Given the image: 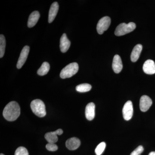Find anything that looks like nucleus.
<instances>
[{
    "label": "nucleus",
    "instance_id": "nucleus-1",
    "mask_svg": "<svg viewBox=\"0 0 155 155\" xmlns=\"http://www.w3.org/2000/svg\"><path fill=\"white\" fill-rule=\"evenodd\" d=\"M20 114V107L16 101H11L8 104L3 113L4 118L9 121H15L19 117Z\"/></svg>",
    "mask_w": 155,
    "mask_h": 155
},
{
    "label": "nucleus",
    "instance_id": "nucleus-2",
    "mask_svg": "<svg viewBox=\"0 0 155 155\" xmlns=\"http://www.w3.org/2000/svg\"><path fill=\"white\" fill-rule=\"evenodd\" d=\"M31 108L34 114L39 117H43L46 114L45 106L42 101L36 99L32 101L30 104Z\"/></svg>",
    "mask_w": 155,
    "mask_h": 155
},
{
    "label": "nucleus",
    "instance_id": "nucleus-3",
    "mask_svg": "<svg viewBox=\"0 0 155 155\" xmlns=\"http://www.w3.org/2000/svg\"><path fill=\"white\" fill-rule=\"evenodd\" d=\"M78 69L79 67L77 63H71L61 70L60 77L63 79L72 77L78 72Z\"/></svg>",
    "mask_w": 155,
    "mask_h": 155
},
{
    "label": "nucleus",
    "instance_id": "nucleus-4",
    "mask_svg": "<svg viewBox=\"0 0 155 155\" xmlns=\"http://www.w3.org/2000/svg\"><path fill=\"white\" fill-rule=\"evenodd\" d=\"M136 25L134 22H130L128 24L122 23L119 24L115 31V34L116 36H120L125 35L133 31L135 29Z\"/></svg>",
    "mask_w": 155,
    "mask_h": 155
},
{
    "label": "nucleus",
    "instance_id": "nucleus-5",
    "mask_svg": "<svg viewBox=\"0 0 155 155\" xmlns=\"http://www.w3.org/2000/svg\"><path fill=\"white\" fill-rule=\"evenodd\" d=\"M111 24V19L110 17L106 16L100 19L97 26V30L100 35L103 34L110 27Z\"/></svg>",
    "mask_w": 155,
    "mask_h": 155
},
{
    "label": "nucleus",
    "instance_id": "nucleus-6",
    "mask_svg": "<svg viewBox=\"0 0 155 155\" xmlns=\"http://www.w3.org/2000/svg\"><path fill=\"white\" fill-rule=\"evenodd\" d=\"M122 114L124 119L126 121L130 120L133 114V107L131 101H127L122 109Z\"/></svg>",
    "mask_w": 155,
    "mask_h": 155
},
{
    "label": "nucleus",
    "instance_id": "nucleus-7",
    "mask_svg": "<svg viewBox=\"0 0 155 155\" xmlns=\"http://www.w3.org/2000/svg\"><path fill=\"white\" fill-rule=\"evenodd\" d=\"M29 50H30V48L28 46H25L22 49L17 62V69H21L23 65L25 64V61L28 58Z\"/></svg>",
    "mask_w": 155,
    "mask_h": 155
},
{
    "label": "nucleus",
    "instance_id": "nucleus-8",
    "mask_svg": "<svg viewBox=\"0 0 155 155\" xmlns=\"http://www.w3.org/2000/svg\"><path fill=\"white\" fill-rule=\"evenodd\" d=\"M152 104V101L149 97L143 95L140 101V108L142 112H146Z\"/></svg>",
    "mask_w": 155,
    "mask_h": 155
},
{
    "label": "nucleus",
    "instance_id": "nucleus-9",
    "mask_svg": "<svg viewBox=\"0 0 155 155\" xmlns=\"http://www.w3.org/2000/svg\"><path fill=\"white\" fill-rule=\"evenodd\" d=\"M143 69L146 74L153 75L155 73V63L153 60H148L143 65Z\"/></svg>",
    "mask_w": 155,
    "mask_h": 155
},
{
    "label": "nucleus",
    "instance_id": "nucleus-10",
    "mask_svg": "<svg viewBox=\"0 0 155 155\" xmlns=\"http://www.w3.org/2000/svg\"><path fill=\"white\" fill-rule=\"evenodd\" d=\"M80 140L75 137L69 139L66 142V147L70 150H74L77 149L80 146Z\"/></svg>",
    "mask_w": 155,
    "mask_h": 155
},
{
    "label": "nucleus",
    "instance_id": "nucleus-11",
    "mask_svg": "<svg viewBox=\"0 0 155 155\" xmlns=\"http://www.w3.org/2000/svg\"><path fill=\"white\" fill-rule=\"evenodd\" d=\"M71 42L67 38V35L63 34L60 39V49L62 53H66L70 48Z\"/></svg>",
    "mask_w": 155,
    "mask_h": 155
},
{
    "label": "nucleus",
    "instance_id": "nucleus-12",
    "mask_svg": "<svg viewBox=\"0 0 155 155\" xmlns=\"http://www.w3.org/2000/svg\"><path fill=\"white\" fill-rule=\"evenodd\" d=\"M112 67L115 73H119L122 71L123 68V64L121 58L118 55H116L114 56Z\"/></svg>",
    "mask_w": 155,
    "mask_h": 155
},
{
    "label": "nucleus",
    "instance_id": "nucleus-13",
    "mask_svg": "<svg viewBox=\"0 0 155 155\" xmlns=\"http://www.w3.org/2000/svg\"><path fill=\"white\" fill-rule=\"evenodd\" d=\"M59 4L57 2H55L52 4L50 8L48 15V22L51 23L54 21L59 10Z\"/></svg>",
    "mask_w": 155,
    "mask_h": 155
},
{
    "label": "nucleus",
    "instance_id": "nucleus-14",
    "mask_svg": "<svg viewBox=\"0 0 155 155\" xmlns=\"http://www.w3.org/2000/svg\"><path fill=\"white\" fill-rule=\"evenodd\" d=\"M95 106L93 103H89L85 108V116L86 119L91 121L94 119L95 117Z\"/></svg>",
    "mask_w": 155,
    "mask_h": 155
},
{
    "label": "nucleus",
    "instance_id": "nucleus-15",
    "mask_svg": "<svg viewBox=\"0 0 155 155\" xmlns=\"http://www.w3.org/2000/svg\"><path fill=\"white\" fill-rule=\"evenodd\" d=\"M40 17V15L38 11H35L31 13L28 18L27 23L28 28H32L36 25L38 22Z\"/></svg>",
    "mask_w": 155,
    "mask_h": 155
},
{
    "label": "nucleus",
    "instance_id": "nucleus-16",
    "mask_svg": "<svg viewBox=\"0 0 155 155\" xmlns=\"http://www.w3.org/2000/svg\"><path fill=\"white\" fill-rule=\"evenodd\" d=\"M142 48V45L140 44L136 45L134 48L130 55V59L132 62H135L138 60Z\"/></svg>",
    "mask_w": 155,
    "mask_h": 155
},
{
    "label": "nucleus",
    "instance_id": "nucleus-17",
    "mask_svg": "<svg viewBox=\"0 0 155 155\" xmlns=\"http://www.w3.org/2000/svg\"><path fill=\"white\" fill-rule=\"evenodd\" d=\"M55 131L47 133L45 134V138L48 143H54L58 141V137Z\"/></svg>",
    "mask_w": 155,
    "mask_h": 155
},
{
    "label": "nucleus",
    "instance_id": "nucleus-18",
    "mask_svg": "<svg viewBox=\"0 0 155 155\" xmlns=\"http://www.w3.org/2000/svg\"><path fill=\"white\" fill-rule=\"evenodd\" d=\"M50 69V66L48 63L45 62L42 64L41 67L37 71V73L38 75L43 76L46 75Z\"/></svg>",
    "mask_w": 155,
    "mask_h": 155
},
{
    "label": "nucleus",
    "instance_id": "nucleus-19",
    "mask_svg": "<svg viewBox=\"0 0 155 155\" xmlns=\"http://www.w3.org/2000/svg\"><path fill=\"white\" fill-rule=\"evenodd\" d=\"M91 85L89 84H82L76 87V90L79 92H86L90 91L91 90Z\"/></svg>",
    "mask_w": 155,
    "mask_h": 155
},
{
    "label": "nucleus",
    "instance_id": "nucleus-20",
    "mask_svg": "<svg viewBox=\"0 0 155 155\" xmlns=\"http://www.w3.org/2000/svg\"><path fill=\"white\" fill-rule=\"evenodd\" d=\"M6 47L5 38L3 35H0V58H2L5 54Z\"/></svg>",
    "mask_w": 155,
    "mask_h": 155
},
{
    "label": "nucleus",
    "instance_id": "nucleus-21",
    "mask_svg": "<svg viewBox=\"0 0 155 155\" xmlns=\"http://www.w3.org/2000/svg\"><path fill=\"white\" fill-rule=\"evenodd\" d=\"M106 147V144L105 143L103 142L101 143L100 144L98 145L97 147L96 148L95 150V152L96 155H101L104 152L105 149Z\"/></svg>",
    "mask_w": 155,
    "mask_h": 155
},
{
    "label": "nucleus",
    "instance_id": "nucleus-22",
    "mask_svg": "<svg viewBox=\"0 0 155 155\" xmlns=\"http://www.w3.org/2000/svg\"><path fill=\"white\" fill-rule=\"evenodd\" d=\"M15 155H29L27 150L23 147H20L16 150Z\"/></svg>",
    "mask_w": 155,
    "mask_h": 155
},
{
    "label": "nucleus",
    "instance_id": "nucleus-23",
    "mask_svg": "<svg viewBox=\"0 0 155 155\" xmlns=\"http://www.w3.org/2000/svg\"><path fill=\"white\" fill-rule=\"evenodd\" d=\"M46 148L50 151H55L58 150V147L55 143H48L46 145Z\"/></svg>",
    "mask_w": 155,
    "mask_h": 155
},
{
    "label": "nucleus",
    "instance_id": "nucleus-24",
    "mask_svg": "<svg viewBox=\"0 0 155 155\" xmlns=\"http://www.w3.org/2000/svg\"><path fill=\"white\" fill-rule=\"evenodd\" d=\"M143 150L144 149L143 147L142 146H139L131 153L130 155H140L141 153L143 151Z\"/></svg>",
    "mask_w": 155,
    "mask_h": 155
},
{
    "label": "nucleus",
    "instance_id": "nucleus-25",
    "mask_svg": "<svg viewBox=\"0 0 155 155\" xmlns=\"http://www.w3.org/2000/svg\"><path fill=\"white\" fill-rule=\"evenodd\" d=\"M55 132L57 135H61V134H63V130L61 129H58L56 130Z\"/></svg>",
    "mask_w": 155,
    "mask_h": 155
},
{
    "label": "nucleus",
    "instance_id": "nucleus-26",
    "mask_svg": "<svg viewBox=\"0 0 155 155\" xmlns=\"http://www.w3.org/2000/svg\"><path fill=\"white\" fill-rule=\"evenodd\" d=\"M149 155H155V152L153 151L150 153Z\"/></svg>",
    "mask_w": 155,
    "mask_h": 155
},
{
    "label": "nucleus",
    "instance_id": "nucleus-27",
    "mask_svg": "<svg viewBox=\"0 0 155 155\" xmlns=\"http://www.w3.org/2000/svg\"><path fill=\"white\" fill-rule=\"evenodd\" d=\"M4 155L3 154H2V153H1V155Z\"/></svg>",
    "mask_w": 155,
    "mask_h": 155
}]
</instances>
